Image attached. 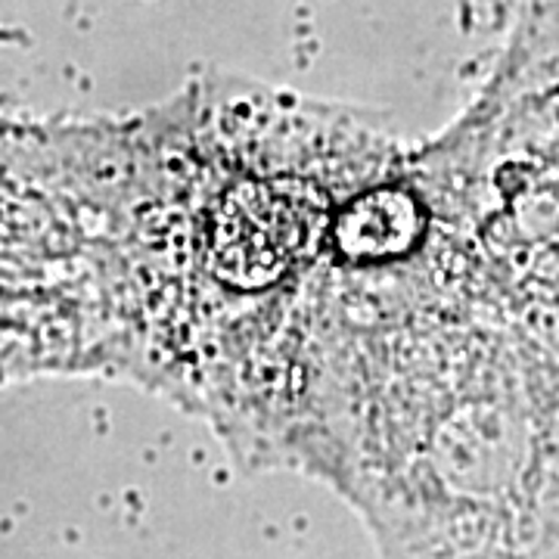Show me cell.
I'll list each match as a JSON object with an SVG mask.
<instances>
[{
  "instance_id": "6da1fadb",
  "label": "cell",
  "mask_w": 559,
  "mask_h": 559,
  "mask_svg": "<svg viewBox=\"0 0 559 559\" xmlns=\"http://www.w3.org/2000/svg\"><path fill=\"white\" fill-rule=\"evenodd\" d=\"M301 466L382 559H559V377L491 342L389 360L314 417Z\"/></svg>"
}]
</instances>
